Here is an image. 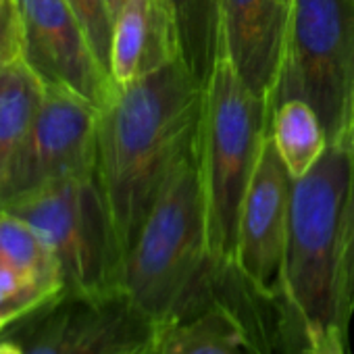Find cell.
Instances as JSON below:
<instances>
[{"label":"cell","instance_id":"obj_1","mask_svg":"<svg viewBox=\"0 0 354 354\" xmlns=\"http://www.w3.org/2000/svg\"><path fill=\"white\" fill-rule=\"evenodd\" d=\"M203 92L205 86L177 59L117 86L100 109L96 173L123 261L169 167L198 127Z\"/></svg>","mask_w":354,"mask_h":354},{"label":"cell","instance_id":"obj_2","mask_svg":"<svg viewBox=\"0 0 354 354\" xmlns=\"http://www.w3.org/2000/svg\"><path fill=\"white\" fill-rule=\"evenodd\" d=\"M121 294L156 329L217 302L198 127L169 167L125 254Z\"/></svg>","mask_w":354,"mask_h":354},{"label":"cell","instance_id":"obj_3","mask_svg":"<svg viewBox=\"0 0 354 354\" xmlns=\"http://www.w3.org/2000/svg\"><path fill=\"white\" fill-rule=\"evenodd\" d=\"M350 152L327 146L315 167L294 180L283 273L277 298V344L300 354L317 329L333 325Z\"/></svg>","mask_w":354,"mask_h":354},{"label":"cell","instance_id":"obj_4","mask_svg":"<svg viewBox=\"0 0 354 354\" xmlns=\"http://www.w3.org/2000/svg\"><path fill=\"white\" fill-rule=\"evenodd\" d=\"M269 123L271 104L248 90L221 57L205 84L198 119L209 252L217 271L234 269L240 211Z\"/></svg>","mask_w":354,"mask_h":354},{"label":"cell","instance_id":"obj_5","mask_svg":"<svg viewBox=\"0 0 354 354\" xmlns=\"http://www.w3.org/2000/svg\"><path fill=\"white\" fill-rule=\"evenodd\" d=\"M0 211L24 219L44 240L61 267L65 296L121 294L123 252L96 171L42 186Z\"/></svg>","mask_w":354,"mask_h":354},{"label":"cell","instance_id":"obj_6","mask_svg":"<svg viewBox=\"0 0 354 354\" xmlns=\"http://www.w3.org/2000/svg\"><path fill=\"white\" fill-rule=\"evenodd\" d=\"M292 98L315 109L329 146L348 148L354 129V0L292 3L273 106Z\"/></svg>","mask_w":354,"mask_h":354},{"label":"cell","instance_id":"obj_7","mask_svg":"<svg viewBox=\"0 0 354 354\" xmlns=\"http://www.w3.org/2000/svg\"><path fill=\"white\" fill-rule=\"evenodd\" d=\"M100 109L61 84H44V96L19 152L0 209L42 186L96 171Z\"/></svg>","mask_w":354,"mask_h":354},{"label":"cell","instance_id":"obj_8","mask_svg":"<svg viewBox=\"0 0 354 354\" xmlns=\"http://www.w3.org/2000/svg\"><path fill=\"white\" fill-rule=\"evenodd\" d=\"M24 354H136L154 344L156 327L123 294L63 296L19 321Z\"/></svg>","mask_w":354,"mask_h":354},{"label":"cell","instance_id":"obj_9","mask_svg":"<svg viewBox=\"0 0 354 354\" xmlns=\"http://www.w3.org/2000/svg\"><path fill=\"white\" fill-rule=\"evenodd\" d=\"M292 186V175L267 133L240 211L234 269L252 292L275 306L286 259Z\"/></svg>","mask_w":354,"mask_h":354},{"label":"cell","instance_id":"obj_10","mask_svg":"<svg viewBox=\"0 0 354 354\" xmlns=\"http://www.w3.org/2000/svg\"><path fill=\"white\" fill-rule=\"evenodd\" d=\"M21 57L44 84H61L98 109L115 92L67 0H15Z\"/></svg>","mask_w":354,"mask_h":354},{"label":"cell","instance_id":"obj_11","mask_svg":"<svg viewBox=\"0 0 354 354\" xmlns=\"http://www.w3.org/2000/svg\"><path fill=\"white\" fill-rule=\"evenodd\" d=\"M294 0H221V57L273 109Z\"/></svg>","mask_w":354,"mask_h":354},{"label":"cell","instance_id":"obj_12","mask_svg":"<svg viewBox=\"0 0 354 354\" xmlns=\"http://www.w3.org/2000/svg\"><path fill=\"white\" fill-rule=\"evenodd\" d=\"M177 59V34L162 0H125L113 21V84L127 86Z\"/></svg>","mask_w":354,"mask_h":354},{"label":"cell","instance_id":"obj_13","mask_svg":"<svg viewBox=\"0 0 354 354\" xmlns=\"http://www.w3.org/2000/svg\"><path fill=\"white\" fill-rule=\"evenodd\" d=\"M154 354H257L242 321L221 302L156 329Z\"/></svg>","mask_w":354,"mask_h":354},{"label":"cell","instance_id":"obj_14","mask_svg":"<svg viewBox=\"0 0 354 354\" xmlns=\"http://www.w3.org/2000/svg\"><path fill=\"white\" fill-rule=\"evenodd\" d=\"M44 96V82L17 55L0 75V196L24 150Z\"/></svg>","mask_w":354,"mask_h":354},{"label":"cell","instance_id":"obj_15","mask_svg":"<svg viewBox=\"0 0 354 354\" xmlns=\"http://www.w3.org/2000/svg\"><path fill=\"white\" fill-rule=\"evenodd\" d=\"M182 63L205 86L221 59V0H162Z\"/></svg>","mask_w":354,"mask_h":354},{"label":"cell","instance_id":"obj_16","mask_svg":"<svg viewBox=\"0 0 354 354\" xmlns=\"http://www.w3.org/2000/svg\"><path fill=\"white\" fill-rule=\"evenodd\" d=\"M269 136L292 180L306 175L329 146L319 115L308 102L298 98L273 106Z\"/></svg>","mask_w":354,"mask_h":354},{"label":"cell","instance_id":"obj_17","mask_svg":"<svg viewBox=\"0 0 354 354\" xmlns=\"http://www.w3.org/2000/svg\"><path fill=\"white\" fill-rule=\"evenodd\" d=\"M0 261L53 294L65 296L61 267L50 248L34 227L5 211H0Z\"/></svg>","mask_w":354,"mask_h":354},{"label":"cell","instance_id":"obj_18","mask_svg":"<svg viewBox=\"0 0 354 354\" xmlns=\"http://www.w3.org/2000/svg\"><path fill=\"white\" fill-rule=\"evenodd\" d=\"M350 152V184L342 223V248H339V273H337V296H335V319L333 325L348 339L350 323L354 317V129L348 144Z\"/></svg>","mask_w":354,"mask_h":354},{"label":"cell","instance_id":"obj_19","mask_svg":"<svg viewBox=\"0 0 354 354\" xmlns=\"http://www.w3.org/2000/svg\"><path fill=\"white\" fill-rule=\"evenodd\" d=\"M63 296L28 279L0 261V333Z\"/></svg>","mask_w":354,"mask_h":354},{"label":"cell","instance_id":"obj_20","mask_svg":"<svg viewBox=\"0 0 354 354\" xmlns=\"http://www.w3.org/2000/svg\"><path fill=\"white\" fill-rule=\"evenodd\" d=\"M67 3L73 9L75 17L80 19L96 59L111 75L113 17L109 11V3L106 0H67Z\"/></svg>","mask_w":354,"mask_h":354},{"label":"cell","instance_id":"obj_21","mask_svg":"<svg viewBox=\"0 0 354 354\" xmlns=\"http://www.w3.org/2000/svg\"><path fill=\"white\" fill-rule=\"evenodd\" d=\"M300 354H348V339L335 325H325L310 333Z\"/></svg>","mask_w":354,"mask_h":354},{"label":"cell","instance_id":"obj_22","mask_svg":"<svg viewBox=\"0 0 354 354\" xmlns=\"http://www.w3.org/2000/svg\"><path fill=\"white\" fill-rule=\"evenodd\" d=\"M19 32L15 0H0V44Z\"/></svg>","mask_w":354,"mask_h":354},{"label":"cell","instance_id":"obj_23","mask_svg":"<svg viewBox=\"0 0 354 354\" xmlns=\"http://www.w3.org/2000/svg\"><path fill=\"white\" fill-rule=\"evenodd\" d=\"M21 55V40H19V32L15 36H11L7 42L0 44V75H3L5 67L17 57Z\"/></svg>","mask_w":354,"mask_h":354},{"label":"cell","instance_id":"obj_24","mask_svg":"<svg viewBox=\"0 0 354 354\" xmlns=\"http://www.w3.org/2000/svg\"><path fill=\"white\" fill-rule=\"evenodd\" d=\"M0 354H24L21 346L13 339H3L0 342Z\"/></svg>","mask_w":354,"mask_h":354},{"label":"cell","instance_id":"obj_25","mask_svg":"<svg viewBox=\"0 0 354 354\" xmlns=\"http://www.w3.org/2000/svg\"><path fill=\"white\" fill-rule=\"evenodd\" d=\"M106 3H109V11H111V17H113V21H115V17L119 15L121 7L125 5V0H106Z\"/></svg>","mask_w":354,"mask_h":354},{"label":"cell","instance_id":"obj_26","mask_svg":"<svg viewBox=\"0 0 354 354\" xmlns=\"http://www.w3.org/2000/svg\"><path fill=\"white\" fill-rule=\"evenodd\" d=\"M136 354H154V344L148 346V348H144V350H140V352H136Z\"/></svg>","mask_w":354,"mask_h":354}]
</instances>
